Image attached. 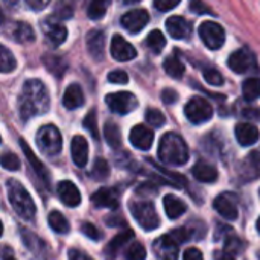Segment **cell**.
<instances>
[{
    "instance_id": "1",
    "label": "cell",
    "mask_w": 260,
    "mask_h": 260,
    "mask_svg": "<svg viewBox=\"0 0 260 260\" xmlns=\"http://www.w3.org/2000/svg\"><path fill=\"white\" fill-rule=\"evenodd\" d=\"M17 105H18V116L23 122H27L34 116L47 113L50 107V99L43 81L40 79L26 81L23 84Z\"/></svg>"
},
{
    "instance_id": "2",
    "label": "cell",
    "mask_w": 260,
    "mask_h": 260,
    "mask_svg": "<svg viewBox=\"0 0 260 260\" xmlns=\"http://www.w3.org/2000/svg\"><path fill=\"white\" fill-rule=\"evenodd\" d=\"M158 158L165 165L183 166L189 160V148L181 136L177 133H166L158 146Z\"/></svg>"
},
{
    "instance_id": "3",
    "label": "cell",
    "mask_w": 260,
    "mask_h": 260,
    "mask_svg": "<svg viewBox=\"0 0 260 260\" xmlns=\"http://www.w3.org/2000/svg\"><path fill=\"white\" fill-rule=\"evenodd\" d=\"M6 192H8V200L12 209L15 210V213L26 221H32L37 212L35 203L30 198L29 192L21 186V183H18L17 180H8Z\"/></svg>"
},
{
    "instance_id": "4",
    "label": "cell",
    "mask_w": 260,
    "mask_h": 260,
    "mask_svg": "<svg viewBox=\"0 0 260 260\" xmlns=\"http://www.w3.org/2000/svg\"><path fill=\"white\" fill-rule=\"evenodd\" d=\"M38 149L49 157L58 155L62 149V137L55 125H44L37 133Z\"/></svg>"
},
{
    "instance_id": "5",
    "label": "cell",
    "mask_w": 260,
    "mask_h": 260,
    "mask_svg": "<svg viewBox=\"0 0 260 260\" xmlns=\"http://www.w3.org/2000/svg\"><path fill=\"white\" fill-rule=\"evenodd\" d=\"M131 213H133L134 219L139 222V225L146 232H152V230L158 229V225H160V216L157 215V210L151 201L133 203Z\"/></svg>"
},
{
    "instance_id": "6",
    "label": "cell",
    "mask_w": 260,
    "mask_h": 260,
    "mask_svg": "<svg viewBox=\"0 0 260 260\" xmlns=\"http://www.w3.org/2000/svg\"><path fill=\"white\" fill-rule=\"evenodd\" d=\"M184 114L193 125H201L212 119L213 108L204 98H192L184 107Z\"/></svg>"
},
{
    "instance_id": "7",
    "label": "cell",
    "mask_w": 260,
    "mask_h": 260,
    "mask_svg": "<svg viewBox=\"0 0 260 260\" xmlns=\"http://www.w3.org/2000/svg\"><path fill=\"white\" fill-rule=\"evenodd\" d=\"M198 34L201 37V41L212 50L222 47V44L225 43V30L221 24H218L215 21L201 23Z\"/></svg>"
},
{
    "instance_id": "8",
    "label": "cell",
    "mask_w": 260,
    "mask_h": 260,
    "mask_svg": "<svg viewBox=\"0 0 260 260\" xmlns=\"http://www.w3.org/2000/svg\"><path fill=\"white\" fill-rule=\"evenodd\" d=\"M105 102L110 107V110L116 114H129L139 107L137 98L129 91L111 93L105 98Z\"/></svg>"
},
{
    "instance_id": "9",
    "label": "cell",
    "mask_w": 260,
    "mask_h": 260,
    "mask_svg": "<svg viewBox=\"0 0 260 260\" xmlns=\"http://www.w3.org/2000/svg\"><path fill=\"white\" fill-rule=\"evenodd\" d=\"M229 67L235 72V73H248V72H254L257 70V62H256V56L250 49H238L236 52H233L229 58Z\"/></svg>"
},
{
    "instance_id": "10",
    "label": "cell",
    "mask_w": 260,
    "mask_h": 260,
    "mask_svg": "<svg viewBox=\"0 0 260 260\" xmlns=\"http://www.w3.org/2000/svg\"><path fill=\"white\" fill-rule=\"evenodd\" d=\"M20 238L24 244V247L40 260H46L50 254V248L46 244V241H43L40 236H37L35 233H32L27 229H20Z\"/></svg>"
},
{
    "instance_id": "11",
    "label": "cell",
    "mask_w": 260,
    "mask_h": 260,
    "mask_svg": "<svg viewBox=\"0 0 260 260\" xmlns=\"http://www.w3.org/2000/svg\"><path fill=\"white\" fill-rule=\"evenodd\" d=\"M215 210L229 221H235L238 218V198L233 193H222L213 201Z\"/></svg>"
},
{
    "instance_id": "12",
    "label": "cell",
    "mask_w": 260,
    "mask_h": 260,
    "mask_svg": "<svg viewBox=\"0 0 260 260\" xmlns=\"http://www.w3.org/2000/svg\"><path fill=\"white\" fill-rule=\"evenodd\" d=\"M152 250L160 260L178 259V244L171 238V235H165L155 239L152 244Z\"/></svg>"
},
{
    "instance_id": "13",
    "label": "cell",
    "mask_w": 260,
    "mask_h": 260,
    "mask_svg": "<svg viewBox=\"0 0 260 260\" xmlns=\"http://www.w3.org/2000/svg\"><path fill=\"white\" fill-rule=\"evenodd\" d=\"M149 21V14L146 9H133V11H128L120 23L122 26L129 32V34H139Z\"/></svg>"
},
{
    "instance_id": "14",
    "label": "cell",
    "mask_w": 260,
    "mask_h": 260,
    "mask_svg": "<svg viewBox=\"0 0 260 260\" xmlns=\"http://www.w3.org/2000/svg\"><path fill=\"white\" fill-rule=\"evenodd\" d=\"M166 29L175 40H187L192 35V23L180 15H172L166 20Z\"/></svg>"
},
{
    "instance_id": "15",
    "label": "cell",
    "mask_w": 260,
    "mask_h": 260,
    "mask_svg": "<svg viewBox=\"0 0 260 260\" xmlns=\"http://www.w3.org/2000/svg\"><path fill=\"white\" fill-rule=\"evenodd\" d=\"M111 56L117 61H131L137 56V52L122 35L116 34L111 40Z\"/></svg>"
},
{
    "instance_id": "16",
    "label": "cell",
    "mask_w": 260,
    "mask_h": 260,
    "mask_svg": "<svg viewBox=\"0 0 260 260\" xmlns=\"http://www.w3.org/2000/svg\"><path fill=\"white\" fill-rule=\"evenodd\" d=\"M91 203L99 209H117L119 207V192L113 187H102L91 195Z\"/></svg>"
},
{
    "instance_id": "17",
    "label": "cell",
    "mask_w": 260,
    "mask_h": 260,
    "mask_svg": "<svg viewBox=\"0 0 260 260\" xmlns=\"http://www.w3.org/2000/svg\"><path fill=\"white\" fill-rule=\"evenodd\" d=\"M87 49L93 59L102 61L105 55V32L93 29L87 34Z\"/></svg>"
},
{
    "instance_id": "18",
    "label": "cell",
    "mask_w": 260,
    "mask_h": 260,
    "mask_svg": "<svg viewBox=\"0 0 260 260\" xmlns=\"http://www.w3.org/2000/svg\"><path fill=\"white\" fill-rule=\"evenodd\" d=\"M239 177L242 181H253L260 178V152L254 151L247 155L244 160L241 169H239Z\"/></svg>"
},
{
    "instance_id": "19",
    "label": "cell",
    "mask_w": 260,
    "mask_h": 260,
    "mask_svg": "<svg viewBox=\"0 0 260 260\" xmlns=\"http://www.w3.org/2000/svg\"><path fill=\"white\" fill-rule=\"evenodd\" d=\"M129 142L140 151H148L154 143V133L145 125H137L131 129Z\"/></svg>"
},
{
    "instance_id": "20",
    "label": "cell",
    "mask_w": 260,
    "mask_h": 260,
    "mask_svg": "<svg viewBox=\"0 0 260 260\" xmlns=\"http://www.w3.org/2000/svg\"><path fill=\"white\" fill-rule=\"evenodd\" d=\"M41 29H43L46 38L53 46H61L67 38V27L61 23H55L52 20H44L41 23Z\"/></svg>"
},
{
    "instance_id": "21",
    "label": "cell",
    "mask_w": 260,
    "mask_h": 260,
    "mask_svg": "<svg viewBox=\"0 0 260 260\" xmlns=\"http://www.w3.org/2000/svg\"><path fill=\"white\" fill-rule=\"evenodd\" d=\"M20 142V146H21V149H23V152H24V155H26V158H27V161H29V165L32 166V169H34V172L37 174V177L49 187L50 186V177H49V172H47V169L44 168V165L37 158V155L34 154V151L30 149V146L23 140V139H20L18 140Z\"/></svg>"
},
{
    "instance_id": "22",
    "label": "cell",
    "mask_w": 260,
    "mask_h": 260,
    "mask_svg": "<svg viewBox=\"0 0 260 260\" xmlns=\"http://www.w3.org/2000/svg\"><path fill=\"white\" fill-rule=\"evenodd\" d=\"M58 195L61 201L69 207H78L81 204L79 189L69 180H64L58 184Z\"/></svg>"
},
{
    "instance_id": "23",
    "label": "cell",
    "mask_w": 260,
    "mask_h": 260,
    "mask_svg": "<svg viewBox=\"0 0 260 260\" xmlns=\"http://www.w3.org/2000/svg\"><path fill=\"white\" fill-rule=\"evenodd\" d=\"M235 134H236V140L242 145V146H251L259 140L260 134L259 129L248 122H242L238 123L235 128Z\"/></svg>"
},
{
    "instance_id": "24",
    "label": "cell",
    "mask_w": 260,
    "mask_h": 260,
    "mask_svg": "<svg viewBox=\"0 0 260 260\" xmlns=\"http://www.w3.org/2000/svg\"><path fill=\"white\" fill-rule=\"evenodd\" d=\"M134 238V232L131 230H125V232H120L119 235H116L110 244L104 248V256L107 260H114L117 256H119V251L122 250V247L129 242L131 239Z\"/></svg>"
},
{
    "instance_id": "25",
    "label": "cell",
    "mask_w": 260,
    "mask_h": 260,
    "mask_svg": "<svg viewBox=\"0 0 260 260\" xmlns=\"http://www.w3.org/2000/svg\"><path fill=\"white\" fill-rule=\"evenodd\" d=\"M72 158L78 168H85L88 161V143L82 136H75L72 139Z\"/></svg>"
},
{
    "instance_id": "26",
    "label": "cell",
    "mask_w": 260,
    "mask_h": 260,
    "mask_svg": "<svg viewBox=\"0 0 260 260\" xmlns=\"http://www.w3.org/2000/svg\"><path fill=\"white\" fill-rule=\"evenodd\" d=\"M9 35L14 41L20 43V44H26V43H32L35 40V32L30 27V24L23 23V21H15L12 23L11 29H9Z\"/></svg>"
},
{
    "instance_id": "27",
    "label": "cell",
    "mask_w": 260,
    "mask_h": 260,
    "mask_svg": "<svg viewBox=\"0 0 260 260\" xmlns=\"http://www.w3.org/2000/svg\"><path fill=\"white\" fill-rule=\"evenodd\" d=\"M62 105L67 110H76L84 105V91L79 84H70L67 87V90L64 91Z\"/></svg>"
},
{
    "instance_id": "28",
    "label": "cell",
    "mask_w": 260,
    "mask_h": 260,
    "mask_svg": "<svg viewBox=\"0 0 260 260\" xmlns=\"http://www.w3.org/2000/svg\"><path fill=\"white\" fill-rule=\"evenodd\" d=\"M149 165L154 168V171H155V174H157V178L160 180V181H163L165 184H171V186H174V187H177V189H181V187H184L186 186V178L183 177V175H180V174H175V172H168V171H165L161 166H158L157 163H154L152 160H149Z\"/></svg>"
},
{
    "instance_id": "29",
    "label": "cell",
    "mask_w": 260,
    "mask_h": 260,
    "mask_svg": "<svg viewBox=\"0 0 260 260\" xmlns=\"http://www.w3.org/2000/svg\"><path fill=\"white\" fill-rule=\"evenodd\" d=\"M192 174L198 181L203 183H213L218 180V171L213 165L206 163V161H198L193 168H192Z\"/></svg>"
},
{
    "instance_id": "30",
    "label": "cell",
    "mask_w": 260,
    "mask_h": 260,
    "mask_svg": "<svg viewBox=\"0 0 260 260\" xmlns=\"http://www.w3.org/2000/svg\"><path fill=\"white\" fill-rule=\"evenodd\" d=\"M163 69H165V72H166L171 78H175V79L183 78V75H184V72H186L184 62L180 59L177 50L174 52V55H171V56H168V58L165 59Z\"/></svg>"
},
{
    "instance_id": "31",
    "label": "cell",
    "mask_w": 260,
    "mask_h": 260,
    "mask_svg": "<svg viewBox=\"0 0 260 260\" xmlns=\"http://www.w3.org/2000/svg\"><path fill=\"white\" fill-rule=\"evenodd\" d=\"M163 206H165V212L171 219H177L180 218L184 212H186V204L178 200L174 195H166L163 200Z\"/></svg>"
},
{
    "instance_id": "32",
    "label": "cell",
    "mask_w": 260,
    "mask_h": 260,
    "mask_svg": "<svg viewBox=\"0 0 260 260\" xmlns=\"http://www.w3.org/2000/svg\"><path fill=\"white\" fill-rule=\"evenodd\" d=\"M47 221H49V227H50L55 233H58V235H67V233L70 232V224H69V221L66 219L64 215H61V213L56 212V210H53V212L49 213Z\"/></svg>"
},
{
    "instance_id": "33",
    "label": "cell",
    "mask_w": 260,
    "mask_h": 260,
    "mask_svg": "<svg viewBox=\"0 0 260 260\" xmlns=\"http://www.w3.org/2000/svg\"><path fill=\"white\" fill-rule=\"evenodd\" d=\"M104 136L107 143L113 149H119L122 145V136H120V128L114 122H107L104 126Z\"/></svg>"
},
{
    "instance_id": "34",
    "label": "cell",
    "mask_w": 260,
    "mask_h": 260,
    "mask_svg": "<svg viewBox=\"0 0 260 260\" xmlns=\"http://www.w3.org/2000/svg\"><path fill=\"white\" fill-rule=\"evenodd\" d=\"M43 64L46 66L47 70H50L55 76H62L67 64L66 61L61 58V56H56V55H44L43 56Z\"/></svg>"
},
{
    "instance_id": "35",
    "label": "cell",
    "mask_w": 260,
    "mask_h": 260,
    "mask_svg": "<svg viewBox=\"0 0 260 260\" xmlns=\"http://www.w3.org/2000/svg\"><path fill=\"white\" fill-rule=\"evenodd\" d=\"M242 94L245 101L253 102L260 98V79L259 78H248L242 84Z\"/></svg>"
},
{
    "instance_id": "36",
    "label": "cell",
    "mask_w": 260,
    "mask_h": 260,
    "mask_svg": "<svg viewBox=\"0 0 260 260\" xmlns=\"http://www.w3.org/2000/svg\"><path fill=\"white\" fill-rule=\"evenodd\" d=\"M146 46L152 50V53H160L166 46V38L160 30L155 29V30L149 32V35L146 38Z\"/></svg>"
},
{
    "instance_id": "37",
    "label": "cell",
    "mask_w": 260,
    "mask_h": 260,
    "mask_svg": "<svg viewBox=\"0 0 260 260\" xmlns=\"http://www.w3.org/2000/svg\"><path fill=\"white\" fill-rule=\"evenodd\" d=\"M110 0H94L88 5V9H87V14L91 20H99L105 15L108 6H110Z\"/></svg>"
},
{
    "instance_id": "38",
    "label": "cell",
    "mask_w": 260,
    "mask_h": 260,
    "mask_svg": "<svg viewBox=\"0 0 260 260\" xmlns=\"http://www.w3.org/2000/svg\"><path fill=\"white\" fill-rule=\"evenodd\" d=\"M110 175V168H108V163L107 160L104 158H96L94 163H93V168L90 171V177L101 181V180H105L107 177Z\"/></svg>"
},
{
    "instance_id": "39",
    "label": "cell",
    "mask_w": 260,
    "mask_h": 260,
    "mask_svg": "<svg viewBox=\"0 0 260 260\" xmlns=\"http://www.w3.org/2000/svg\"><path fill=\"white\" fill-rule=\"evenodd\" d=\"M15 66H17V62H15L14 55L8 50V47L2 46L0 47V70H2V73H8V72L14 70Z\"/></svg>"
},
{
    "instance_id": "40",
    "label": "cell",
    "mask_w": 260,
    "mask_h": 260,
    "mask_svg": "<svg viewBox=\"0 0 260 260\" xmlns=\"http://www.w3.org/2000/svg\"><path fill=\"white\" fill-rule=\"evenodd\" d=\"M224 251H225V254H229L232 257L236 256V254H239L242 251V242H241V239L236 235H233V233L227 235L225 244H224Z\"/></svg>"
},
{
    "instance_id": "41",
    "label": "cell",
    "mask_w": 260,
    "mask_h": 260,
    "mask_svg": "<svg viewBox=\"0 0 260 260\" xmlns=\"http://www.w3.org/2000/svg\"><path fill=\"white\" fill-rule=\"evenodd\" d=\"M125 259L126 260H145L146 259V250L143 248L142 244L134 242L129 245V248L125 253Z\"/></svg>"
},
{
    "instance_id": "42",
    "label": "cell",
    "mask_w": 260,
    "mask_h": 260,
    "mask_svg": "<svg viewBox=\"0 0 260 260\" xmlns=\"http://www.w3.org/2000/svg\"><path fill=\"white\" fill-rule=\"evenodd\" d=\"M146 122H148L149 125L155 126V128H160V126L165 125L166 117H165V114H163L161 111H158V110H155V108H149V110L146 111Z\"/></svg>"
},
{
    "instance_id": "43",
    "label": "cell",
    "mask_w": 260,
    "mask_h": 260,
    "mask_svg": "<svg viewBox=\"0 0 260 260\" xmlns=\"http://www.w3.org/2000/svg\"><path fill=\"white\" fill-rule=\"evenodd\" d=\"M84 128L85 129H88L90 131V134H91V137L93 139H99V133H98V120H96V113L91 110L87 116H85V119H84Z\"/></svg>"
},
{
    "instance_id": "44",
    "label": "cell",
    "mask_w": 260,
    "mask_h": 260,
    "mask_svg": "<svg viewBox=\"0 0 260 260\" xmlns=\"http://www.w3.org/2000/svg\"><path fill=\"white\" fill-rule=\"evenodd\" d=\"M2 166L8 171H17V169H20V160L15 154L5 152L2 155Z\"/></svg>"
},
{
    "instance_id": "45",
    "label": "cell",
    "mask_w": 260,
    "mask_h": 260,
    "mask_svg": "<svg viewBox=\"0 0 260 260\" xmlns=\"http://www.w3.org/2000/svg\"><path fill=\"white\" fill-rule=\"evenodd\" d=\"M204 79L210 84V85H222L224 84V76L216 70V69H207L204 72Z\"/></svg>"
},
{
    "instance_id": "46",
    "label": "cell",
    "mask_w": 260,
    "mask_h": 260,
    "mask_svg": "<svg viewBox=\"0 0 260 260\" xmlns=\"http://www.w3.org/2000/svg\"><path fill=\"white\" fill-rule=\"evenodd\" d=\"M56 18H61V20H67V18H72L73 17V6L70 3H59L55 9V14H53Z\"/></svg>"
},
{
    "instance_id": "47",
    "label": "cell",
    "mask_w": 260,
    "mask_h": 260,
    "mask_svg": "<svg viewBox=\"0 0 260 260\" xmlns=\"http://www.w3.org/2000/svg\"><path fill=\"white\" fill-rule=\"evenodd\" d=\"M81 232H82L88 239H91V241H99V239L102 238V233L98 230V227H94V225L90 224V222L82 224V225H81Z\"/></svg>"
},
{
    "instance_id": "48",
    "label": "cell",
    "mask_w": 260,
    "mask_h": 260,
    "mask_svg": "<svg viewBox=\"0 0 260 260\" xmlns=\"http://www.w3.org/2000/svg\"><path fill=\"white\" fill-rule=\"evenodd\" d=\"M108 81L113 82V84H126L129 81L126 72L123 70H113L108 73Z\"/></svg>"
},
{
    "instance_id": "49",
    "label": "cell",
    "mask_w": 260,
    "mask_h": 260,
    "mask_svg": "<svg viewBox=\"0 0 260 260\" xmlns=\"http://www.w3.org/2000/svg\"><path fill=\"white\" fill-rule=\"evenodd\" d=\"M169 235H171V238H172L177 244H181V242H186V241L190 239V235H189L187 229H175V230H172Z\"/></svg>"
},
{
    "instance_id": "50",
    "label": "cell",
    "mask_w": 260,
    "mask_h": 260,
    "mask_svg": "<svg viewBox=\"0 0 260 260\" xmlns=\"http://www.w3.org/2000/svg\"><path fill=\"white\" fill-rule=\"evenodd\" d=\"M180 5V2H169V0H157L154 2V8L158 9L160 12H166L169 9H174Z\"/></svg>"
},
{
    "instance_id": "51",
    "label": "cell",
    "mask_w": 260,
    "mask_h": 260,
    "mask_svg": "<svg viewBox=\"0 0 260 260\" xmlns=\"http://www.w3.org/2000/svg\"><path fill=\"white\" fill-rule=\"evenodd\" d=\"M161 99H163V102L168 104V105L175 104V102L178 101V93H177L175 90H172V88H166V90H163V93H161Z\"/></svg>"
},
{
    "instance_id": "52",
    "label": "cell",
    "mask_w": 260,
    "mask_h": 260,
    "mask_svg": "<svg viewBox=\"0 0 260 260\" xmlns=\"http://www.w3.org/2000/svg\"><path fill=\"white\" fill-rule=\"evenodd\" d=\"M189 8H190L192 11H195L197 14H215L207 5H204V3H201V2H190Z\"/></svg>"
},
{
    "instance_id": "53",
    "label": "cell",
    "mask_w": 260,
    "mask_h": 260,
    "mask_svg": "<svg viewBox=\"0 0 260 260\" xmlns=\"http://www.w3.org/2000/svg\"><path fill=\"white\" fill-rule=\"evenodd\" d=\"M183 260H204V257L198 248H187L183 254Z\"/></svg>"
},
{
    "instance_id": "54",
    "label": "cell",
    "mask_w": 260,
    "mask_h": 260,
    "mask_svg": "<svg viewBox=\"0 0 260 260\" xmlns=\"http://www.w3.org/2000/svg\"><path fill=\"white\" fill-rule=\"evenodd\" d=\"M69 260H93L88 254L82 253L81 250H70L69 251Z\"/></svg>"
},
{
    "instance_id": "55",
    "label": "cell",
    "mask_w": 260,
    "mask_h": 260,
    "mask_svg": "<svg viewBox=\"0 0 260 260\" xmlns=\"http://www.w3.org/2000/svg\"><path fill=\"white\" fill-rule=\"evenodd\" d=\"M26 3H27L29 8H32V9H35V11H41V9H44V8L49 5L47 0H27Z\"/></svg>"
},
{
    "instance_id": "56",
    "label": "cell",
    "mask_w": 260,
    "mask_h": 260,
    "mask_svg": "<svg viewBox=\"0 0 260 260\" xmlns=\"http://www.w3.org/2000/svg\"><path fill=\"white\" fill-rule=\"evenodd\" d=\"M107 225H111V227H114V225H123L125 224V221H123V218L122 216H110V218H107Z\"/></svg>"
},
{
    "instance_id": "57",
    "label": "cell",
    "mask_w": 260,
    "mask_h": 260,
    "mask_svg": "<svg viewBox=\"0 0 260 260\" xmlns=\"http://www.w3.org/2000/svg\"><path fill=\"white\" fill-rule=\"evenodd\" d=\"M3 260H15L12 257V254H11V251L8 250V248H5V253H3Z\"/></svg>"
},
{
    "instance_id": "58",
    "label": "cell",
    "mask_w": 260,
    "mask_h": 260,
    "mask_svg": "<svg viewBox=\"0 0 260 260\" xmlns=\"http://www.w3.org/2000/svg\"><path fill=\"white\" fill-rule=\"evenodd\" d=\"M219 260H235V257H232V256H229V254H222L221 257H219Z\"/></svg>"
},
{
    "instance_id": "59",
    "label": "cell",
    "mask_w": 260,
    "mask_h": 260,
    "mask_svg": "<svg viewBox=\"0 0 260 260\" xmlns=\"http://www.w3.org/2000/svg\"><path fill=\"white\" fill-rule=\"evenodd\" d=\"M257 230H259V233H260V218H259V221H257Z\"/></svg>"
},
{
    "instance_id": "60",
    "label": "cell",
    "mask_w": 260,
    "mask_h": 260,
    "mask_svg": "<svg viewBox=\"0 0 260 260\" xmlns=\"http://www.w3.org/2000/svg\"><path fill=\"white\" fill-rule=\"evenodd\" d=\"M256 116H259V117H260V114H256Z\"/></svg>"
},
{
    "instance_id": "61",
    "label": "cell",
    "mask_w": 260,
    "mask_h": 260,
    "mask_svg": "<svg viewBox=\"0 0 260 260\" xmlns=\"http://www.w3.org/2000/svg\"><path fill=\"white\" fill-rule=\"evenodd\" d=\"M259 193H260V190H259Z\"/></svg>"
}]
</instances>
